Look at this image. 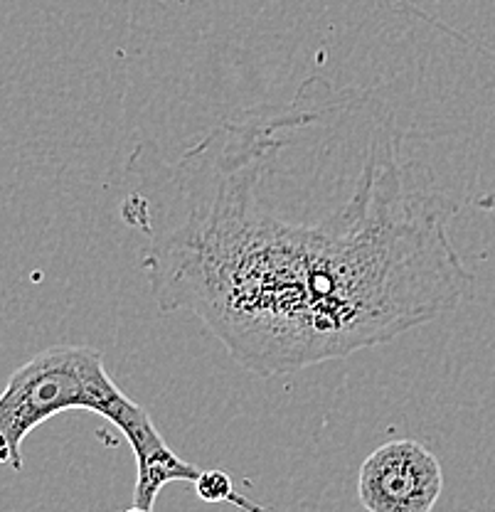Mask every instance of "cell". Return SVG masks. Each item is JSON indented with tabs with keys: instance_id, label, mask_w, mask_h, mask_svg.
Instances as JSON below:
<instances>
[{
	"instance_id": "5",
	"label": "cell",
	"mask_w": 495,
	"mask_h": 512,
	"mask_svg": "<svg viewBox=\"0 0 495 512\" xmlns=\"http://www.w3.org/2000/svg\"><path fill=\"white\" fill-rule=\"evenodd\" d=\"M3 463H10V466H13V446H10L8 436L0 431V466H3Z\"/></svg>"
},
{
	"instance_id": "2",
	"label": "cell",
	"mask_w": 495,
	"mask_h": 512,
	"mask_svg": "<svg viewBox=\"0 0 495 512\" xmlns=\"http://www.w3.org/2000/svg\"><path fill=\"white\" fill-rule=\"evenodd\" d=\"M92 412L129 441L136 458L133 505L153 510L168 483H195L200 468L183 461L143 404L106 372L104 352L92 345H52L10 375L0 394V431L13 446V471H23V444L33 429L57 414Z\"/></svg>"
},
{
	"instance_id": "3",
	"label": "cell",
	"mask_w": 495,
	"mask_h": 512,
	"mask_svg": "<svg viewBox=\"0 0 495 512\" xmlns=\"http://www.w3.org/2000/svg\"><path fill=\"white\" fill-rule=\"evenodd\" d=\"M441 490L439 458L414 439L377 446L358 471V500L367 512H431Z\"/></svg>"
},
{
	"instance_id": "4",
	"label": "cell",
	"mask_w": 495,
	"mask_h": 512,
	"mask_svg": "<svg viewBox=\"0 0 495 512\" xmlns=\"http://www.w3.org/2000/svg\"><path fill=\"white\" fill-rule=\"evenodd\" d=\"M195 493H198L200 500L205 503H232L244 512H271L262 508L259 503L249 500L247 495L237 493L234 488V480L227 471H220V468H210V471H202L198 480H195Z\"/></svg>"
},
{
	"instance_id": "1",
	"label": "cell",
	"mask_w": 495,
	"mask_h": 512,
	"mask_svg": "<svg viewBox=\"0 0 495 512\" xmlns=\"http://www.w3.org/2000/svg\"><path fill=\"white\" fill-rule=\"evenodd\" d=\"M121 222L163 313L252 375L284 377L454 313L473 274L459 205L424 188L385 104L308 77L289 106L220 121L178 160L138 143Z\"/></svg>"
},
{
	"instance_id": "6",
	"label": "cell",
	"mask_w": 495,
	"mask_h": 512,
	"mask_svg": "<svg viewBox=\"0 0 495 512\" xmlns=\"http://www.w3.org/2000/svg\"><path fill=\"white\" fill-rule=\"evenodd\" d=\"M126 512H153V510H148V508H141V505H133L131 510H126Z\"/></svg>"
}]
</instances>
